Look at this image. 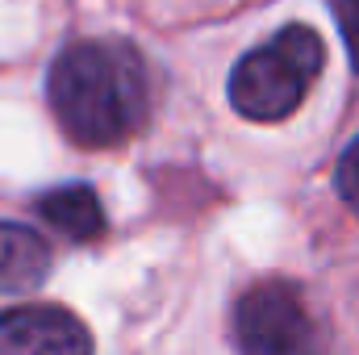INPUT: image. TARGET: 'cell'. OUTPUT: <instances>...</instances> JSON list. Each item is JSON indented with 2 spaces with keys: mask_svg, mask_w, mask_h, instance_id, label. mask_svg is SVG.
Instances as JSON below:
<instances>
[{
  "mask_svg": "<svg viewBox=\"0 0 359 355\" xmlns=\"http://www.w3.org/2000/svg\"><path fill=\"white\" fill-rule=\"evenodd\" d=\"M46 100L59 130L88 151L130 142L151 117V72L134 42L84 38L55 55Z\"/></svg>",
  "mask_w": 359,
  "mask_h": 355,
  "instance_id": "1",
  "label": "cell"
},
{
  "mask_svg": "<svg viewBox=\"0 0 359 355\" xmlns=\"http://www.w3.org/2000/svg\"><path fill=\"white\" fill-rule=\"evenodd\" d=\"M322 67H326L322 34L313 25H284L234 63L226 96L234 113L247 121H284L288 113L301 109Z\"/></svg>",
  "mask_w": 359,
  "mask_h": 355,
  "instance_id": "2",
  "label": "cell"
},
{
  "mask_svg": "<svg viewBox=\"0 0 359 355\" xmlns=\"http://www.w3.org/2000/svg\"><path fill=\"white\" fill-rule=\"evenodd\" d=\"M234 347L238 355H326L322 330L305 305L301 284L259 280L234 301Z\"/></svg>",
  "mask_w": 359,
  "mask_h": 355,
  "instance_id": "3",
  "label": "cell"
},
{
  "mask_svg": "<svg viewBox=\"0 0 359 355\" xmlns=\"http://www.w3.org/2000/svg\"><path fill=\"white\" fill-rule=\"evenodd\" d=\"M0 355H92V330L63 305L0 309Z\"/></svg>",
  "mask_w": 359,
  "mask_h": 355,
  "instance_id": "4",
  "label": "cell"
},
{
  "mask_svg": "<svg viewBox=\"0 0 359 355\" xmlns=\"http://www.w3.org/2000/svg\"><path fill=\"white\" fill-rule=\"evenodd\" d=\"M34 209L46 226H55L72 243H96V239H104V226H109L96 188L84 184V180H72V184H59V188L42 192L34 201Z\"/></svg>",
  "mask_w": 359,
  "mask_h": 355,
  "instance_id": "5",
  "label": "cell"
},
{
  "mask_svg": "<svg viewBox=\"0 0 359 355\" xmlns=\"http://www.w3.org/2000/svg\"><path fill=\"white\" fill-rule=\"evenodd\" d=\"M50 276V247L25 222H0V293H29Z\"/></svg>",
  "mask_w": 359,
  "mask_h": 355,
  "instance_id": "6",
  "label": "cell"
},
{
  "mask_svg": "<svg viewBox=\"0 0 359 355\" xmlns=\"http://www.w3.org/2000/svg\"><path fill=\"white\" fill-rule=\"evenodd\" d=\"M334 184H339V196H343V205L351 209L359 217V138L343 151V159H339V172H334Z\"/></svg>",
  "mask_w": 359,
  "mask_h": 355,
  "instance_id": "7",
  "label": "cell"
},
{
  "mask_svg": "<svg viewBox=\"0 0 359 355\" xmlns=\"http://www.w3.org/2000/svg\"><path fill=\"white\" fill-rule=\"evenodd\" d=\"M334 17H339V34L347 42V55H351V67L359 72V0H330Z\"/></svg>",
  "mask_w": 359,
  "mask_h": 355,
  "instance_id": "8",
  "label": "cell"
}]
</instances>
